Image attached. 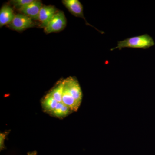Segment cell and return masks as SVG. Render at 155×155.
Here are the masks:
<instances>
[{
    "label": "cell",
    "instance_id": "1",
    "mask_svg": "<svg viewBox=\"0 0 155 155\" xmlns=\"http://www.w3.org/2000/svg\"><path fill=\"white\" fill-rule=\"evenodd\" d=\"M155 45L152 38L149 35L144 34L139 36L133 37L118 42L117 46L111 49V51L115 49H122L123 48L147 49Z\"/></svg>",
    "mask_w": 155,
    "mask_h": 155
},
{
    "label": "cell",
    "instance_id": "2",
    "mask_svg": "<svg viewBox=\"0 0 155 155\" xmlns=\"http://www.w3.org/2000/svg\"><path fill=\"white\" fill-rule=\"evenodd\" d=\"M67 21L63 11H58L44 28L46 34L56 33L64 30L67 25Z\"/></svg>",
    "mask_w": 155,
    "mask_h": 155
},
{
    "label": "cell",
    "instance_id": "10",
    "mask_svg": "<svg viewBox=\"0 0 155 155\" xmlns=\"http://www.w3.org/2000/svg\"><path fill=\"white\" fill-rule=\"evenodd\" d=\"M58 103L51 94L48 93L42 100V107L45 112L51 114L55 109Z\"/></svg>",
    "mask_w": 155,
    "mask_h": 155
},
{
    "label": "cell",
    "instance_id": "12",
    "mask_svg": "<svg viewBox=\"0 0 155 155\" xmlns=\"http://www.w3.org/2000/svg\"><path fill=\"white\" fill-rule=\"evenodd\" d=\"M65 81L64 80L59 81L55 86L48 93L58 102H61L64 92Z\"/></svg>",
    "mask_w": 155,
    "mask_h": 155
},
{
    "label": "cell",
    "instance_id": "3",
    "mask_svg": "<svg viewBox=\"0 0 155 155\" xmlns=\"http://www.w3.org/2000/svg\"><path fill=\"white\" fill-rule=\"evenodd\" d=\"M35 26L33 20L24 14H17L9 25V28L12 30L19 31Z\"/></svg>",
    "mask_w": 155,
    "mask_h": 155
},
{
    "label": "cell",
    "instance_id": "14",
    "mask_svg": "<svg viewBox=\"0 0 155 155\" xmlns=\"http://www.w3.org/2000/svg\"><path fill=\"white\" fill-rule=\"evenodd\" d=\"M9 131L5 132L4 133L0 134V150H3L5 149V140L6 137L8 134Z\"/></svg>",
    "mask_w": 155,
    "mask_h": 155
},
{
    "label": "cell",
    "instance_id": "7",
    "mask_svg": "<svg viewBox=\"0 0 155 155\" xmlns=\"http://www.w3.org/2000/svg\"><path fill=\"white\" fill-rule=\"evenodd\" d=\"M57 12V9L54 6H43L39 14L38 19L41 22V27L44 28Z\"/></svg>",
    "mask_w": 155,
    "mask_h": 155
},
{
    "label": "cell",
    "instance_id": "4",
    "mask_svg": "<svg viewBox=\"0 0 155 155\" xmlns=\"http://www.w3.org/2000/svg\"><path fill=\"white\" fill-rule=\"evenodd\" d=\"M62 3L72 15L75 17L82 18L85 20L87 25L94 27L101 33H103L102 31L98 30L95 27L93 26L86 21L84 15L83 6L78 0H63L62 1Z\"/></svg>",
    "mask_w": 155,
    "mask_h": 155
},
{
    "label": "cell",
    "instance_id": "9",
    "mask_svg": "<svg viewBox=\"0 0 155 155\" xmlns=\"http://www.w3.org/2000/svg\"><path fill=\"white\" fill-rule=\"evenodd\" d=\"M62 102L67 106L72 112H76L81 105L75 101L65 85H64Z\"/></svg>",
    "mask_w": 155,
    "mask_h": 155
},
{
    "label": "cell",
    "instance_id": "6",
    "mask_svg": "<svg viewBox=\"0 0 155 155\" xmlns=\"http://www.w3.org/2000/svg\"><path fill=\"white\" fill-rule=\"evenodd\" d=\"M43 6L41 1L34 0L32 3L24 7L20 11L32 20H38L39 14Z\"/></svg>",
    "mask_w": 155,
    "mask_h": 155
},
{
    "label": "cell",
    "instance_id": "13",
    "mask_svg": "<svg viewBox=\"0 0 155 155\" xmlns=\"http://www.w3.org/2000/svg\"><path fill=\"white\" fill-rule=\"evenodd\" d=\"M34 0H13L11 3L16 8L20 10L32 3Z\"/></svg>",
    "mask_w": 155,
    "mask_h": 155
},
{
    "label": "cell",
    "instance_id": "15",
    "mask_svg": "<svg viewBox=\"0 0 155 155\" xmlns=\"http://www.w3.org/2000/svg\"><path fill=\"white\" fill-rule=\"evenodd\" d=\"M37 155V152L36 151H34L31 152H28L27 153V155Z\"/></svg>",
    "mask_w": 155,
    "mask_h": 155
},
{
    "label": "cell",
    "instance_id": "8",
    "mask_svg": "<svg viewBox=\"0 0 155 155\" xmlns=\"http://www.w3.org/2000/svg\"><path fill=\"white\" fill-rule=\"evenodd\" d=\"M13 9L8 5H4L0 10V27L10 24L15 17Z\"/></svg>",
    "mask_w": 155,
    "mask_h": 155
},
{
    "label": "cell",
    "instance_id": "5",
    "mask_svg": "<svg viewBox=\"0 0 155 155\" xmlns=\"http://www.w3.org/2000/svg\"><path fill=\"white\" fill-rule=\"evenodd\" d=\"M65 85L69 90L72 97L79 104H81L82 99V92L78 81L75 78L69 77L64 79Z\"/></svg>",
    "mask_w": 155,
    "mask_h": 155
},
{
    "label": "cell",
    "instance_id": "11",
    "mask_svg": "<svg viewBox=\"0 0 155 155\" xmlns=\"http://www.w3.org/2000/svg\"><path fill=\"white\" fill-rule=\"evenodd\" d=\"M72 112L67 106L64 103L58 102L55 109L50 115L59 119H63Z\"/></svg>",
    "mask_w": 155,
    "mask_h": 155
}]
</instances>
